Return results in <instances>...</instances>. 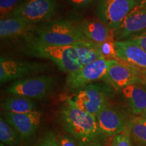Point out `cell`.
Wrapping results in <instances>:
<instances>
[{"label": "cell", "instance_id": "cell-1", "mask_svg": "<svg viewBox=\"0 0 146 146\" xmlns=\"http://www.w3.org/2000/svg\"><path fill=\"white\" fill-rule=\"evenodd\" d=\"M60 118L64 130L79 146L105 145L108 137L100 129L96 116L78 109L71 98L60 110Z\"/></svg>", "mask_w": 146, "mask_h": 146}, {"label": "cell", "instance_id": "cell-2", "mask_svg": "<svg viewBox=\"0 0 146 146\" xmlns=\"http://www.w3.org/2000/svg\"><path fill=\"white\" fill-rule=\"evenodd\" d=\"M31 31L33 32L32 35L27 36L26 39L45 44L73 45L89 41L76 25L67 20L59 19L44 23Z\"/></svg>", "mask_w": 146, "mask_h": 146}, {"label": "cell", "instance_id": "cell-3", "mask_svg": "<svg viewBox=\"0 0 146 146\" xmlns=\"http://www.w3.org/2000/svg\"><path fill=\"white\" fill-rule=\"evenodd\" d=\"M26 53L30 56L50 60L60 70L74 72L82 67L76 51L73 45H48L26 39Z\"/></svg>", "mask_w": 146, "mask_h": 146}, {"label": "cell", "instance_id": "cell-4", "mask_svg": "<svg viewBox=\"0 0 146 146\" xmlns=\"http://www.w3.org/2000/svg\"><path fill=\"white\" fill-rule=\"evenodd\" d=\"M114 89L106 83H96L84 87L71 98L78 109L96 116L108 104Z\"/></svg>", "mask_w": 146, "mask_h": 146}, {"label": "cell", "instance_id": "cell-5", "mask_svg": "<svg viewBox=\"0 0 146 146\" xmlns=\"http://www.w3.org/2000/svg\"><path fill=\"white\" fill-rule=\"evenodd\" d=\"M117 60H106L101 58L79 70L68 74L66 87L68 91H77L94 82L103 80L111 65Z\"/></svg>", "mask_w": 146, "mask_h": 146}, {"label": "cell", "instance_id": "cell-6", "mask_svg": "<svg viewBox=\"0 0 146 146\" xmlns=\"http://www.w3.org/2000/svg\"><path fill=\"white\" fill-rule=\"evenodd\" d=\"M55 85L56 81L52 76H36L16 81L7 89V91L32 100H43L52 94Z\"/></svg>", "mask_w": 146, "mask_h": 146}, {"label": "cell", "instance_id": "cell-7", "mask_svg": "<svg viewBox=\"0 0 146 146\" xmlns=\"http://www.w3.org/2000/svg\"><path fill=\"white\" fill-rule=\"evenodd\" d=\"M137 5V0H98L97 15L106 25L116 31Z\"/></svg>", "mask_w": 146, "mask_h": 146}, {"label": "cell", "instance_id": "cell-8", "mask_svg": "<svg viewBox=\"0 0 146 146\" xmlns=\"http://www.w3.org/2000/svg\"><path fill=\"white\" fill-rule=\"evenodd\" d=\"M57 9L56 0H27L8 17L21 18L33 25L50 19Z\"/></svg>", "mask_w": 146, "mask_h": 146}, {"label": "cell", "instance_id": "cell-9", "mask_svg": "<svg viewBox=\"0 0 146 146\" xmlns=\"http://www.w3.org/2000/svg\"><path fill=\"white\" fill-rule=\"evenodd\" d=\"M42 112L34 110L24 114L6 112L4 119L15 130L22 139L27 142L32 141L41 125Z\"/></svg>", "mask_w": 146, "mask_h": 146}, {"label": "cell", "instance_id": "cell-10", "mask_svg": "<svg viewBox=\"0 0 146 146\" xmlns=\"http://www.w3.org/2000/svg\"><path fill=\"white\" fill-rule=\"evenodd\" d=\"M102 81L114 90H121L131 84L141 83V70L117 60L110 66Z\"/></svg>", "mask_w": 146, "mask_h": 146}, {"label": "cell", "instance_id": "cell-11", "mask_svg": "<svg viewBox=\"0 0 146 146\" xmlns=\"http://www.w3.org/2000/svg\"><path fill=\"white\" fill-rule=\"evenodd\" d=\"M46 65L38 62L16 60L1 56L0 58V82L1 84L44 71Z\"/></svg>", "mask_w": 146, "mask_h": 146}, {"label": "cell", "instance_id": "cell-12", "mask_svg": "<svg viewBox=\"0 0 146 146\" xmlns=\"http://www.w3.org/2000/svg\"><path fill=\"white\" fill-rule=\"evenodd\" d=\"M98 125L108 137L116 136L127 129V121L119 110L108 104L96 116Z\"/></svg>", "mask_w": 146, "mask_h": 146}, {"label": "cell", "instance_id": "cell-13", "mask_svg": "<svg viewBox=\"0 0 146 146\" xmlns=\"http://www.w3.org/2000/svg\"><path fill=\"white\" fill-rule=\"evenodd\" d=\"M146 30V5H137L127 16L119 28L114 31L118 40L128 39Z\"/></svg>", "mask_w": 146, "mask_h": 146}, {"label": "cell", "instance_id": "cell-14", "mask_svg": "<svg viewBox=\"0 0 146 146\" xmlns=\"http://www.w3.org/2000/svg\"><path fill=\"white\" fill-rule=\"evenodd\" d=\"M118 60L139 70H146V52L136 43L129 40L116 41Z\"/></svg>", "mask_w": 146, "mask_h": 146}, {"label": "cell", "instance_id": "cell-15", "mask_svg": "<svg viewBox=\"0 0 146 146\" xmlns=\"http://www.w3.org/2000/svg\"><path fill=\"white\" fill-rule=\"evenodd\" d=\"M76 26L89 41L96 43H103L114 35V31L100 19L83 20L76 24Z\"/></svg>", "mask_w": 146, "mask_h": 146}, {"label": "cell", "instance_id": "cell-16", "mask_svg": "<svg viewBox=\"0 0 146 146\" xmlns=\"http://www.w3.org/2000/svg\"><path fill=\"white\" fill-rule=\"evenodd\" d=\"M121 94L134 114H141L146 110V85L142 83L131 84L122 89Z\"/></svg>", "mask_w": 146, "mask_h": 146}, {"label": "cell", "instance_id": "cell-17", "mask_svg": "<svg viewBox=\"0 0 146 146\" xmlns=\"http://www.w3.org/2000/svg\"><path fill=\"white\" fill-rule=\"evenodd\" d=\"M32 25L21 18L8 17L0 21V36L1 39H9L24 35L31 31Z\"/></svg>", "mask_w": 146, "mask_h": 146}, {"label": "cell", "instance_id": "cell-18", "mask_svg": "<svg viewBox=\"0 0 146 146\" xmlns=\"http://www.w3.org/2000/svg\"><path fill=\"white\" fill-rule=\"evenodd\" d=\"M1 107L7 112L24 114L36 110V104L31 98L12 95L1 102Z\"/></svg>", "mask_w": 146, "mask_h": 146}, {"label": "cell", "instance_id": "cell-19", "mask_svg": "<svg viewBox=\"0 0 146 146\" xmlns=\"http://www.w3.org/2000/svg\"><path fill=\"white\" fill-rule=\"evenodd\" d=\"M82 66L88 65L102 58L98 44L92 41H83L73 45Z\"/></svg>", "mask_w": 146, "mask_h": 146}, {"label": "cell", "instance_id": "cell-20", "mask_svg": "<svg viewBox=\"0 0 146 146\" xmlns=\"http://www.w3.org/2000/svg\"><path fill=\"white\" fill-rule=\"evenodd\" d=\"M127 130L131 137L139 145L146 146V119L141 116L127 121Z\"/></svg>", "mask_w": 146, "mask_h": 146}, {"label": "cell", "instance_id": "cell-21", "mask_svg": "<svg viewBox=\"0 0 146 146\" xmlns=\"http://www.w3.org/2000/svg\"><path fill=\"white\" fill-rule=\"evenodd\" d=\"M21 137L5 119H0V140L1 143L8 146H18Z\"/></svg>", "mask_w": 146, "mask_h": 146}, {"label": "cell", "instance_id": "cell-22", "mask_svg": "<svg viewBox=\"0 0 146 146\" xmlns=\"http://www.w3.org/2000/svg\"><path fill=\"white\" fill-rule=\"evenodd\" d=\"M115 35H113L108 39L106 41L102 43H97L102 58L106 60H118L116 48L115 45L114 39Z\"/></svg>", "mask_w": 146, "mask_h": 146}, {"label": "cell", "instance_id": "cell-23", "mask_svg": "<svg viewBox=\"0 0 146 146\" xmlns=\"http://www.w3.org/2000/svg\"><path fill=\"white\" fill-rule=\"evenodd\" d=\"M27 0H0L1 19L8 18L16 9L21 6Z\"/></svg>", "mask_w": 146, "mask_h": 146}, {"label": "cell", "instance_id": "cell-24", "mask_svg": "<svg viewBox=\"0 0 146 146\" xmlns=\"http://www.w3.org/2000/svg\"><path fill=\"white\" fill-rule=\"evenodd\" d=\"M35 146H59L58 139L53 131L45 133Z\"/></svg>", "mask_w": 146, "mask_h": 146}, {"label": "cell", "instance_id": "cell-25", "mask_svg": "<svg viewBox=\"0 0 146 146\" xmlns=\"http://www.w3.org/2000/svg\"><path fill=\"white\" fill-rule=\"evenodd\" d=\"M131 138L130 133L127 129L124 132L115 136L112 143L115 146H131Z\"/></svg>", "mask_w": 146, "mask_h": 146}, {"label": "cell", "instance_id": "cell-26", "mask_svg": "<svg viewBox=\"0 0 146 146\" xmlns=\"http://www.w3.org/2000/svg\"><path fill=\"white\" fill-rule=\"evenodd\" d=\"M127 39L136 43L146 52V30L139 33L133 35Z\"/></svg>", "mask_w": 146, "mask_h": 146}, {"label": "cell", "instance_id": "cell-27", "mask_svg": "<svg viewBox=\"0 0 146 146\" xmlns=\"http://www.w3.org/2000/svg\"><path fill=\"white\" fill-rule=\"evenodd\" d=\"M59 146H79L76 141L70 135H62L58 139Z\"/></svg>", "mask_w": 146, "mask_h": 146}, {"label": "cell", "instance_id": "cell-28", "mask_svg": "<svg viewBox=\"0 0 146 146\" xmlns=\"http://www.w3.org/2000/svg\"><path fill=\"white\" fill-rule=\"evenodd\" d=\"M96 0H66L67 3L73 8H82L94 3Z\"/></svg>", "mask_w": 146, "mask_h": 146}, {"label": "cell", "instance_id": "cell-29", "mask_svg": "<svg viewBox=\"0 0 146 146\" xmlns=\"http://www.w3.org/2000/svg\"><path fill=\"white\" fill-rule=\"evenodd\" d=\"M141 83L146 85V70H141Z\"/></svg>", "mask_w": 146, "mask_h": 146}, {"label": "cell", "instance_id": "cell-30", "mask_svg": "<svg viewBox=\"0 0 146 146\" xmlns=\"http://www.w3.org/2000/svg\"><path fill=\"white\" fill-rule=\"evenodd\" d=\"M141 117H143V118H145V119H146V110L141 114Z\"/></svg>", "mask_w": 146, "mask_h": 146}, {"label": "cell", "instance_id": "cell-31", "mask_svg": "<svg viewBox=\"0 0 146 146\" xmlns=\"http://www.w3.org/2000/svg\"><path fill=\"white\" fill-rule=\"evenodd\" d=\"M0 146H5V144H3V143H1V144H0Z\"/></svg>", "mask_w": 146, "mask_h": 146}, {"label": "cell", "instance_id": "cell-32", "mask_svg": "<svg viewBox=\"0 0 146 146\" xmlns=\"http://www.w3.org/2000/svg\"><path fill=\"white\" fill-rule=\"evenodd\" d=\"M111 146H115V145H114V143H112V144H111Z\"/></svg>", "mask_w": 146, "mask_h": 146}, {"label": "cell", "instance_id": "cell-33", "mask_svg": "<svg viewBox=\"0 0 146 146\" xmlns=\"http://www.w3.org/2000/svg\"><path fill=\"white\" fill-rule=\"evenodd\" d=\"M145 3H146V0H145Z\"/></svg>", "mask_w": 146, "mask_h": 146}]
</instances>
